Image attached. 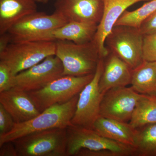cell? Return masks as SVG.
Returning a JSON list of instances; mask_svg holds the SVG:
<instances>
[{"label":"cell","mask_w":156,"mask_h":156,"mask_svg":"<svg viewBox=\"0 0 156 156\" xmlns=\"http://www.w3.org/2000/svg\"><path fill=\"white\" fill-rule=\"evenodd\" d=\"M79 95L67 102L57 104L48 108L27 122L15 124L10 132L0 136V145L34 132L53 128H66L70 126L75 112Z\"/></svg>","instance_id":"1"},{"label":"cell","mask_w":156,"mask_h":156,"mask_svg":"<svg viewBox=\"0 0 156 156\" xmlns=\"http://www.w3.org/2000/svg\"><path fill=\"white\" fill-rule=\"evenodd\" d=\"M66 129L67 156H75L83 149L101 152L105 156H135L133 147L106 138L93 129L73 124Z\"/></svg>","instance_id":"2"},{"label":"cell","mask_w":156,"mask_h":156,"mask_svg":"<svg viewBox=\"0 0 156 156\" xmlns=\"http://www.w3.org/2000/svg\"><path fill=\"white\" fill-rule=\"evenodd\" d=\"M55 55L61 60L63 76H81L95 73L99 59L94 41L76 44L68 41H56Z\"/></svg>","instance_id":"3"},{"label":"cell","mask_w":156,"mask_h":156,"mask_svg":"<svg viewBox=\"0 0 156 156\" xmlns=\"http://www.w3.org/2000/svg\"><path fill=\"white\" fill-rule=\"evenodd\" d=\"M66 128L37 131L15 140L18 156H67Z\"/></svg>","instance_id":"4"},{"label":"cell","mask_w":156,"mask_h":156,"mask_svg":"<svg viewBox=\"0 0 156 156\" xmlns=\"http://www.w3.org/2000/svg\"><path fill=\"white\" fill-rule=\"evenodd\" d=\"M68 22L62 15L56 11L50 15L37 11L20 20L8 33L11 43L49 41L53 31Z\"/></svg>","instance_id":"5"},{"label":"cell","mask_w":156,"mask_h":156,"mask_svg":"<svg viewBox=\"0 0 156 156\" xmlns=\"http://www.w3.org/2000/svg\"><path fill=\"white\" fill-rule=\"evenodd\" d=\"M55 41L11 43L0 53V61L5 63L14 75L43 61L48 56L55 55Z\"/></svg>","instance_id":"6"},{"label":"cell","mask_w":156,"mask_h":156,"mask_svg":"<svg viewBox=\"0 0 156 156\" xmlns=\"http://www.w3.org/2000/svg\"><path fill=\"white\" fill-rule=\"evenodd\" d=\"M94 74L81 76H62L43 89L27 93L41 113L55 105L67 102L80 94L92 80Z\"/></svg>","instance_id":"7"},{"label":"cell","mask_w":156,"mask_h":156,"mask_svg":"<svg viewBox=\"0 0 156 156\" xmlns=\"http://www.w3.org/2000/svg\"><path fill=\"white\" fill-rule=\"evenodd\" d=\"M144 35L139 29L125 26H115L107 37L105 45L112 53L119 56L134 69L143 62Z\"/></svg>","instance_id":"8"},{"label":"cell","mask_w":156,"mask_h":156,"mask_svg":"<svg viewBox=\"0 0 156 156\" xmlns=\"http://www.w3.org/2000/svg\"><path fill=\"white\" fill-rule=\"evenodd\" d=\"M104 66L103 59L100 58L93 79L79 94L75 112L71 122L73 125L93 129L94 123L100 116L103 94L99 90V82Z\"/></svg>","instance_id":"9"},{"label":"cell","mask_w":156,"mask_h":156,"mask_svg":"<svg viewBox=\"0 0 156 156\" xmlns=\"http://www.w3.org/2000/svg\"><path fill=\"white\" fill-rule=\"evenodd\" d=\"M62 62L56 55L43 61L15 76L14 87L26 92L43 89L52 81L63 76Z\"/></svg>","instance_id":"10"},{"label":"cell","mask_w":156,"mask_h":156,"mask_svg":"<svg viewBox=\"0 0 156 156\" xmlns=\"http://www.w3.org/2000/svg\"><path fill=\"white\" fill-rule=\"evenodd\" d=\"M141 95L131 87L109 89L102 97L100 116L129 123Z\"/></svg>","instance_id":"11"},{"label":"cell","mask_w":156,"mask_h":156,"mask_svg":"<svg viewBox=\"0 0 156 156\" xmlns=\"http://www.w3.org/2000/svg\"><path fill=\"white\" fill-rule=\"evenodd\" d=\"M149 1L150 0H103V14L98 25L93 40L98 49L100 58L103 59L108 55V50L105 47V40L121 15L132 5L140 2Z\"/></svg>","instance_id":"12"},{"label":"cell","mask_w":156,"mask_h":156,"mask_svg":"<svg viewBox=\"0 0 156 156\" xmlns=\"http://www.w3.org/2000/svg\"><path fill=\"white\" fill-rule=\"evenodd\" d=\"M55 11L68 22H100L103 14V0H57Z\"/></svg>","instance_id":"13"},{"label":"cell","mask_w":156,"mask_h":156,"mask_svg":"<svg viewBox=\"0 0 156 156\" xmlns=\"http://www.w3.org/2000/svg\"><path fill=\"white\" fill-rule=\"evenodd\" d=\"M0 104L16 124L27 122L40 114L27 92L17 87L0 92Z\"/></svg>","instance_id":"14"},{"label":"cell","mask_w":156,"mask_h":156,"mask_svg":"<svg viewBox=\"0 0 156 156\" xmlns=\"http://www.w3.org/2000/svg\"><path fill=\"white\" fill-rule=\"evenodd\" d=\"M132 69L122 59L115 54L105 63L99 82L100 92L104 94L109 89L131 85Z\"/></svg>","instance_id":"15"},{"label":"cell","mask_w":156,"mask_h":156,"mask_svg":"<svg viewBox=\"0 0 156 156\" xmlns=\"http://www.w3.org/2000/svg\"><path fill=\"white\" fill-rule=\"evenodd\" d=\"M34 0H0V35L23 18L37 12Z\"/></svg>","instance_id":"16"},{"label":"cell","mask_w":156,"mask_h":156,"mask_svg":"<svg viewBox=\"0 0 156 156\" xmlns=\"http://www.w3.org/2000/svg\"><path fill=\"white\" fill-rule=\"evenodd\" d=\"M93 129L106 138L134 147L136 129L129 123L100 116L94 123Z\"/></svg>","instance_id":"17"},{"label":"cell","mask_w":156,"mask_h":156,"mask_svg":"<svg viewBox=\"0 0 156 156\" xmlns=\"http://www.w3.org/2000/svg\"><path fill=\"white\" fill-rule=\"evenodd\" d=\"M98 24L69 21L56 29L51 34L50 40L68 41L76 44H84L94 40Z\"/></svg>","instance_id":"18"},{"label":"cell","mask_w":156,"mask_h":156,"mask_svg":"<svg viewBox=\"0 0 156 156\" xmlns=\"http://www.w3.org/2000/svg\"><path fill=\"white\" fill-rule=\"evenodd\" d=\"M131 85L141 95H156V61L144 60L132 69Z\"/></svg>","instance_id":"19"},{"label":"cell","mask_w":156,"mask_h":156,"mask_svg":"<svg viewBox=\"0 0 156 156\" xmlns=\"http://www.w3.org/2000/svg\"><path fill=\"white\" fill-rule=\"evenodd\" d=\"M129 123L135 129L156 123V95H141Z\"/></svg>","instance_id":"20"},{"label":"cell","mask_w":156,"mask_h":156,"mask_svg":"<svg viewBox=\"0 0 156 156\" xmlns=\"http://www.w3.org/2000/svg\"><path fill=\"white\" fill-rule=\"evenodd\" d=\"M136 129L135 156H156V123Z\"/></svg>","instance_id":"21"},{"label":"cell","mask_w":156,"mask_h":156,"mask_svg":"<svg viewBox=\"0 0 156 156\" xmlns=\"http://www.w3.org/2000/svg\"><path fill=\"white\" fill-rule=\"evenodd\" d=\"M155 11L156 0H150L134 11H125L118 20L115 26H125L139 29L144 21Z\"/></svg>","instance_id":"22"},{"label":"cell","mask_w":156,"mask_h":156,"mask_svg":"<svg viewBox=\"0 0 156 156\" xmlns=\"http://www.w3.org/2000/svg\"><path fill=\"white\" fill-rule=\"evenodd\" d=\"M15 76L9 66L0 61V92L14 87Z\"/></svg>","instance_id":"23"},{"label":"cell","mask_w":156,"mask_h":156,"mask_svg":"<svg viewBox=\"0 0 156 156\" xmlns=\"http://www.w3.org/2000/svg\"><path fill=\"white\" fill-rule=\"evenodd\" d=\"M143 51L144 60L156 61V33L144 36Z\"/></svg>","instance_id":"24"},{"label":"cell","mask_w":156,"mask_h":156,"mask_svg":"<svg viewBox=\"0 0 156 156\" xmlns=\"http://www.w3.org/2000/svg\"><path fill=\"white\" fill-rule=\"evenodd\" d=\"M15 124L12 116L0 104V136L10 132Z\"/></svg>","instance_id":"25"},{"label":"cell","mask_w":156,"mask_h":156,"mask_svg":"<svg viewBox=\"0 0 156 156\" xmlns=\"http://www.w3.org/2000/svg\"><path fill=\"white\" fill-rule=\"evenodd\" d=\"M139 30L144 36L156 33V11L144 21Z\"/></svg>","instance_id":"26"},{"label":"cell","mask_w":156,"mask_h":156,"mask_svg":"<svg viewBox=\"0 0 156 156\" xmlns=\"http://www.w3.org/2000/svg\"><path fill=\"white\" fill-rule=\"evenodd\" d=\"M0 156H18L13 141H8L0 145Z\"/></svg>","instance_id":"27"},{"label":"cell","mask_w":156,"mask_h":156,"mask_svg":"<svg viewBox=\"0 0 156 156\" xmlns=\"http://www.w3.org/2000/svg\"><path fill=\"white\" fill-rule=\"evenodd\" d=\"M11 43L10 36L8 32L0 35V53L3 52Z\"/></svg>","instance_id":"28"},{"label":"cell","mask_w":156,"mask_h":156,"mask_svg":"<svg viewBox=\"0 0 156 156\" xmlns=\"http://www.w3.org/2000/svg\"><path fill=\"white\" fill-rule=\"evenodd\" d=\"M35 2H41L43 3V0H34Z\"/></svg>","instance_id":"29"},{"label":"cell","mask_w":156,"mask_h":156,"mask_svg":"<svg viewBox=\"0 0 156 156\" xmlns=\"http://www.w3.org/2000/svg\"><path fill=\"white\" fill-rule=\"evenodd\" d=\"M49 0H43V3L44 4H46V3H48Z\"/></svg>","instance_id":"30"}]
</instances>
